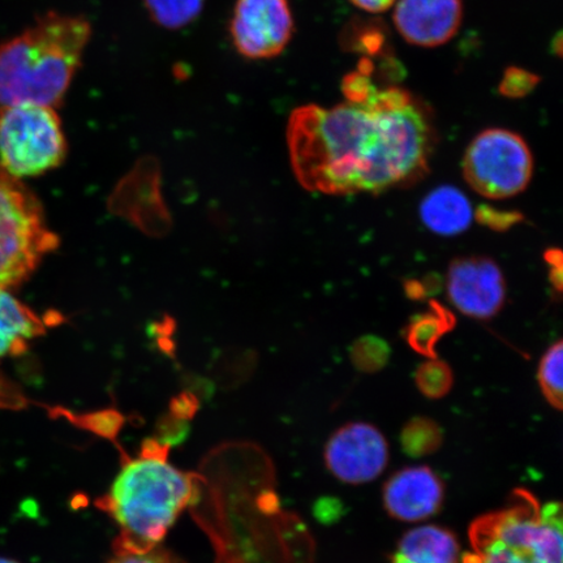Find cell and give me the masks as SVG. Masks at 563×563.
I'll use <instances>...</instances> for the list:
<instances>
[{
  "label": "cell",
  "mask_w": 563,
  "mask_h": 563,
  "mask_svg": "<svg viewBox=\"0 0 563 563\" xmlns=\"http://www.w3.org/2000/svg\"><path fill=\"white\" fill-rule=\"evenodd\" d=\"M287 144L294 174L308 191L379 194L427 173L433 129L407 90L373 84L367 95L333 108L295 109Z\"/></svg>",
  "instance_id": "6da1fadb"
},
{
  "label": "cell",
  "mask_w": 563,
  "mask_h": 563,
  "mask_svg": "<svg viewBox=\"0 0 563 563\" xmlns=\"http://www.w3.org/2000/svg\"><path fill=\"white\" fill-rule=\"evenodd\" d=\"M195 492L192 477L168 462L167 448L146 441L97 503L119 527L115 553H143L157 548L191 505Z\"/></svg>",
  "instance_id": "7a4b0ae2"
},
{
  "label": "cell",
  "mask_w": 563,
  "mask_h": 563,
  "mask_svg": "<svg viewBox=\"0 0 563 563\" xmlns=\"http://www.w3.org/2000/svg\"><path fill=\"white\" fill-rule=\"evenodd\" d=\"M90 25L80 16L47 13L0 45V111L19 104L55 109L81 65Z\"/></svg>",
  "instance_id": "3957f363"
},
{
  "label": "cell",
  "mask_w": 563,
  "mask_h": 563,
  "mask_svg": "<svg viewBox=\"0 0 563 563\" xmlns=\"http://www.w3.org/2000/svg\"><path fill=\"white\" fill-rule=\"evenodd\" d=\"M562 505L517 488L501 508L468 528L471 551L461 563H562Z\"/></svg>",
  "instance_id": "277c9868"
},
{
  "label": "cell",
  "mask_w": 563,
  "mask_h": 563,
  "mask_svg": "<svg viewBox=\"0 0 563 563\" xmlns=\"http://www.w3.org/2000/svg\"><path fill=\"white\" fill-rule=\"evenodd\" d=\"M58 244L37 197L0 170V290L24 284Z\"/></svg>",
  "instance_id": "5b68a950"
},
{
  "label": "cell",
  "mask_w": 563,
  "mask_h": 563,
  "mask_svg": "<svg viewBox=\"0 0 563 563\" xmlns=\"http://www.w3.org/2000/svg\"><path fill=\"white\" fill-rule=\"evenodd\" d=\"M67 141L55 109L19 104L0 111V170L32 178L62 165Z\"/></svg>",
  "instance_id": "8992f818"
},
{
  "label": "cell",
  "mask_w": 563,
  "mask_h": 563,
  "mask_svg": "<svg viewBox=\"0 0 563 563\" xmlns=\"http://www.w3.org/2000/svg\"><path fill=\"white\" fill-rule=\"evenodd\" d=\"M463 175L487 199H508L523 192L533 174L530 146L518 133L489 129L471 141L463 157Z\"/></svg>",
  "instance_id": "52a82bcc"
},
{
  "label": "cell",
  "mask_w": 563,
  "mask_h": 563,
  "mask_svg": "<svg viewBox=\"0 0 563 563\" xmlns=\"http://www.w3.org/2000/svg\"><path fill=\"white\" fill-rule=\"evenodd\" d=\"M390 449L382 431L369 422L341 427L327 442L323 460L336 481L367 484L382 475L389 463Z\"/></svg>",
  "instance_id": "ba28073f"
},
{
  "label": "cell",
  "mask_w": 563,
  "mask_h": 563,
  "mask_svg": "<svg viewBox=\"0 0 563 563\" xmlns=\"http://www.w3.org/2000/svg\"><path fill=\"white\" fill-rule=\"evenodd\" d=\"M292 33L288 0H236L231 37L245 58H276L290 44Z\"/></svg>",
  "instance_id": "9c48e42d"
},
{
  "label": "cell",
  "mask_w": 563,
  "mask_h": 563,
  "mask_svg": "<svg viewBox=\"0 0 563 563\" xmlns=\"http://www.w3.org/2000/svg\"><path fill=\"white\" fill-rule=\"evenodd\" d=\"M448 295L452 305L473 319H490L501 311L506 284L501 269L490 258L466 257L450 265Z\"/></svg>",
  "instance_id": "30bf717a"
},
{
  "label": "cell",
  "mask_w": 563,
  "mask_h": 563,
  "mask_svg": "<svg viewBox=\"0 0 563 563\" xmlns=\"http://www.w3.org/2000/svg\"><path fill=\"white\" fill-rule=\"evenodd\" d=\"M383 503L393 519L408 523L422 522L442 509L445 484L431 467H405L387 478Z\"/></svg>",
  "instance_id": "8fae6325"
},
{
  "label": "cell",
  "mask_w": 563,
  "mask_h": 563,
  "mask_svg": "<svg viewBox=\"0 0 563 563\" xmlns=\"http://www.w3.org/2000/svg\"><path fill=\"white\" fill-rule=\"evenodd\" d=\"M394 25L408 44L439 47L460 32L462 0H397Z\"/></svg>",
  "instance_id": "7c38bea8"
},
{
  "label": "cell",
  "mask_w": 563,
  "mask_h": 563,
  "mask_svg": "<svg viewBox=\"0 0 563 563\" xmlns=\"http://www.w3.org/2000/svg\"><path fill=\"white\" fill-rule=\"evenodd\" d=\"M390 563H461V544L449 528L417 527L400 538Z\"/></svg>",
  "instance_id": "4fadbf2b"
},
{
  "label": "cell",
  "mask_w": 563,
  "mask_h": 563,
  "mask_svg": "<svg viewBox=\"0 0 563 563\" xmlns=\"http://www.w3.org/2000/svg\"><path fill=\"white\" fill-rule=\"evenodd\" d=\"M420 218L429 231L441 236L462 234L474 220V209L467 196L450 186L429 192L420 206Z\"/></svg>",
  "instance_id": "5bb4252c"
},
{
  "label": "cell",
  "mask_w": 563,
  "mask_h": 563,
  "mask_svg": "<svg viewBox=\"0 0 563 563\" xmlns=\"http://www.w3.org/2000/svg\"><path fill=\"white\" fill-rule=\"evenodd\" d=\"M46 322L7 290H0V361L20 356L46 332Z\"/></svg>",
  "instance_id": "9a60e30c"
},
{
  "label": "cell",
  "mask_w": 563,
  "mask_h": 563,
  "mask_svg": "<svg viewBox=\"0 0 563 563\" xmlns=\"http://www.w3.org/2000/svg\"><path fill=\"white\" fill-rule=\"evenodd\" d=\"M454 317L438 305L431 311L418 314L407 329V342L421 355L434 357L441 338L454 327Z\"/></svg>",
  "instance_id": "2e32d148"
},
{
  "label": "cell",
  "mask_w": 563,
  "mask_h": 563,
  "mask_svg": "<svg viewBox=\"0 0 563 563\" xmlns=\"http://www.w3.org/2000/svg\"><path fill=\"white\" fill-rule=\"evenodd\" d=\"M442 442V428L431 418H412L406 422L400 432V446L404 453L411 457H424L438 453Z\"/></svg>",
  "instance_id": "e0dca14e"
},
{
  "label": "cell",
  "mask_w": 563,
  "mask_h": 563,
  "mask_svg": "<svg viewBox=\"0 0 563 563\" xmlns=\"http://www.w3.org/2000/svg\"><path fill=\"white\" fill-rule=\"evenodd\" d=\"M206 0H145L151 18L166 30H180L200 15Z\"/></svg>",
  "instance_id": "ac0fdd59"
},
{
  "label": "cell",
  "mask_w": 563,
  "mask_h": 563,
  "mask_svg": "<svg viewBox=\"0 0 563 563\" xmlns=\"http://www.w3.org/2000/svg\"><path fill=\"white\" fill-rule=\"evenodd\" d=\"M563 344L555 342L545 351L539 365L538 378L541 391L555 410L562 408L563 383H562Z\"/></svg>",
  "instance_id": "d6986e66"
},
{
  "label": "cell",
  "mask_w": 563,
  "mask_h": 563,
  "mask_svg": "<svg viewBox=\"0 0 563 563\" xmlns=\"http://www.w3.org/2000/svg\"><path fill=\"white\" fill-rule=\"evenodd\" d=\"M415 379L422 396L429 399L446 397L454 384L452 368L434 357L420 365Z\"/></svg>",
  "instance_id": "ffe728a7"
},
{
  "label": "cell",
  "mask_w": 563,
  "mask_h": 563,
  "mask_svg": "<svg viewBox=\"0 0 563 563\" xmlns=\"http://www.w3.org/2000/svg\"><path fill=\"white\" fill-rule=\"evenodd\" d=\"M389 357L387 344L376 336H364L352 349V358L358 369L375 372L382 369Z\"/></svg>",
  "instance_id": "44dd1931"
},
{
  "label": "cell",
  "mask_w": 563,
  "mask_h": 563,
  "mask_svg": "<svg viewBox=\"0 0 563 563\" xmlns=\"http://www.w3.org/2000/svg\"><path fill=\"white\" fill-rule=\"evenodd\" d=\"M539 81L537 75L522 68L511 67L506 70L499 91L505 97L520 98L530 95Z\"/></svg>",
  "instance_id": "7402d4cb"
},
{
  "label": "cell",
  "mask_w": 563,
  "mask_h": 563,
  "mask_svg": "<svg viewBox=\"0 0 563 563\" xmlns=\"http://www.w3.org/2000/svg\"><path fill=\"white\" fill-rule=\"evenodd\" d=\"M109 563H185L172 552L159 547L143 553H115Z\"/></svg>",
  "instance_id": "603a6c76"
},
{
  "label": "cell",
  "mask_w": 563,
  "mask_h": 563,
  "mask_svg": "<svg viewBox=\"0 0 563 563\" xmlns=\"http://www.w3.org/2000/svg\"><path fill=\"white\" fill-rule=\"evenodd\" d=\"M350 2L363 11L382 13L390 10L397 0H350Z\"/></svg>",
  "instance_id": "cb8c5ba5"
},
{
  "label": "cell",
  "mask_w": 563,
  "mask_h": 563,
  "mask_svg": "<svg viewBox=\"0 0 563 563\" xmlns=\"http://www.w3.org/2000/svg\"><path fill=\"white\" fill-rule=\"evenodd\" d=\"M545 260L551 265L552 284L561 290L562 280V253L560 250H551L547 253Z\"/></svg>",
  "instance_id": "d4e9b609"
},
{
  "label": "cell",
  "mask_w": 563,
  "mask_h": 563,
  "mask_svg": "<svg viewBox=\"0 0 563 563\" xmlns=\"http://www.w3.org/2000/svg\"><path fill=\"white\" fill-rule=\"evenodd\" d=\"M341 505L340 503H334V499H323V503H321V508H317V516L320 517L323 522H330V520L336 519L338 516H340L341 511Z\"/></svg>",
  "instance_id": "484cf974"
},
{
  "label": "cell",
  "mask_w": 563,
  "mask_h": 563,
  "mask_svg": "<svg viewBox=\"0 0 563 563\" xmlns=\"http://www.w3.org/2000/svg\"><path fill=\"white\" fill-rule=\"evenodd\" d=\"M0 563H19V562L10 560V559L0 558Z\"/></svg>",
  "instance_id": "4316f807"
}]
</instances>
